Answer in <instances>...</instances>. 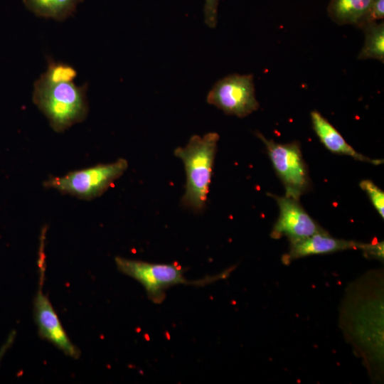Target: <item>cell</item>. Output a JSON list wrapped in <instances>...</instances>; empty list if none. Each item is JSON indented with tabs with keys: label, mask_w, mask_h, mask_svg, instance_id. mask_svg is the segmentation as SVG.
<instances>
[{
	"label": "cell",
	"mask_w": 384,
	"mask_h": 384,
	"mask_svg": "<svg viewBox=\"0 0 384 384\" xmlns=\"http://www.w3.org/2000/svg\"><path fill=\"white\" fill-rule=\"evenodd\" d=\"M76 70L48 59L46 70L35 81L32 100L56 132H63L87 117V84L77 85Z\"/></svg>",
	"instance_id": "6da1fadb"
},
{
	"label": "cell",
	"mask_w": 384,
	"mask_h": 384,
	"mask_svg": "<svg viewBox=\"0 0 384 384\" xmlns=\"http://www.w3.org/2000/svg\"><path fill=\"white\" fill-rule=\"evenodd\" d=\"M256 135L265 145L272 166L284 185L285 196L299 200L309 189L311 181L299 143H277L260 132Z\"/></svg>",
	"instance_id": "5b68a950"
},
{
	"label": "cell",
	"mask_w": 384,
	"mask_h": 384,
	"mask_svg": "<svg viewBox=\"0 0 384 384\" xmlns=\"http://www.w3.org/2000/svg\"><path fill=\"white\" fill-rule=\"evenodd\" d=\"M312 127L324 146L330 151L340 155H346L360 161L368 162L375 165L380 164L383 160L371 159L348 144L338 130L319 112H311Z\"/></svg>",
	"instance_id": "30bf717a"
},
{
	"label": "cell",
	"mask_w": 384,
	"mask_h": 384,
	"mask_svg": "<svg viewBox=\"0 0 384 384\" xmlns=\"http://www.w3.org/2000/svg\"><path fill=\"white\" fill-rule=\"evenodd\" d=\"M218 1L219 0H205L204 21L210 28H215L217 23Z\"/></svg>",
	"instance_id": "2e32d148"
},
{
	"label": "cell",
	"mask_w": 384,
	"mask_h": 384,
	"mask_svg": "<svg viewBox=\"0 0 384 384\" xmlns=\"http://www.w3.org/2000/svg\"><path fill=\"white\" fill-rule=\"evenodd\" d=\"M384 18V0H373L370 10L360 25L362 28L366 24L373 22H377L378 20H383Z\"/></svg>",
	"instance_id": "9a60e30c"
},
{
	"label": "cell",
	"mask_w": 384,
	"mask_h": 384,
	"mask_svg": "<svg viewBox=\"0 0 384 384\" xmlns=\"http://www.w3.org/2000/svg\"><path fill=\"white\" fill-rule=\"evenodd\" d=\"M360 187L368 196L370 202L380 215L384 217V193L370 180H363L359 183Z\"/></svg>",
	"instance_id": "5bb4252c"
},
{
	"label": "cell",
	"mask_w": 384,
	"mask_h": 384,
	"mask_svg": "<svg viewBox=\"0 0 384 384\" xmlns=\"http://www.w3.org/2000/svg\"><path fill=\"white\" fill-rule=\"evenodd\" d=\"M373 247L374 244L372 243L338 239L323 231L304 239L291 241L289 251L284 255L283 261L290 262L306 256L328 254L348 249H360L370 255Z\"/></svg>",
	"instance_id": "9c48e42d"
},
{
	"label": "cell",
	"mask_w": 384,
	"mask_h": 384,
	"mask_svg": "<svg viewBox=\"0 0 384 384\" xmlns=\"http://www.w3.org/2000/svg\"><path fill=\"white\" fill-rule=\"evenodd\" d=\"M127 168L128 161L119 158L112 163L72 171L61 176H50L43 182V186L63 194L90 201L102 196Z\"/></svg>",
	"instance_id": "277c9868"
},
{
	"label": "cell",
	"mask_w": 384,
	"mask_h": 384,
	"mask_svg": "<svg viewBox=\"0 0 384 384\" xmlns=\"http://www.w3.org/2000/svg\"><path fill=\"white\" fill-rule=\"evenodd\" d=\"M218 140L216 132L193 135L184 147L174 150V155L183 161L186 177L181 203L194 213L206 207Z\"/></svg>",
	"instance_id": "7a4b0ae2"
},
{
	"label": "cell",
	"mask_w": 384,
	"mask_h": 384,
	"mask_svg": "<svg viewBox=\"0 0 384 384\" xmlns=\"http://www.w3.org/2000/svg\"><path fill=\"white\" fill-rule=\"evenodd\" d=\"M116 266L119 272L138 281L144 287L148 298L155 304H161L166 297V290L177 284L203 286L225 277L228 272L203 279L189 281L184 276L186 269L176 263L156 264L142 260L116 257Z\"/></svg>",
	"instance_id": "3957f363"
},
{
	"label": "cell",
	"mask_w": 384,
	"mask_h": 384,
	"mask_svg": "<svg viewBox=\"0 0 384 384\" xmlns=\"http://www.w3.org/2000/svg\"><path fill=\"white\" fill-rule=\"evenodd\" d=\"M373 0H331L328 14L338 25L359 28L368 14Z\"/></svg>",
	"instance_id": "8fae6325"
},
{
	"label": "cell",
	"mask_w": 384,
	"mask_h": 384,
	"mask_svg": "<svg viewBox=\"0 0 384 384\" xmlns=\"http://www.w3.org/2000/svg\"><path fill=\"white\" fill-rule=\"evenodd\" d=\"M365 34L364 44L358 58L384 61V23L373 22L361 28Z\"/></svg>",
	"instance_id": "4fadbf2b"
},
{
	"label": "cell",
	"mask_w": 384,
	"mask_h": 384,
	"mask_svg": "<svg viewBox=\"0 0 384 384\" xmlns=\"http://www.w3.org/2000/svg\"><path fill=\"white\" fill-rule=\"evenodd\" d=\"M271 196L276 200L279 207V216L271 233L272 238L285 236L291 242L325 231L307 213L299 200L285 195Z\"/></svg>",
	"instance_id": "52a82bcc"
},
{
	"label": "cell",
	"mask_w": 384,
	"mask_h": 384,
	"mask_svg": "<svg viewBox=\"0 0 384 384\" xmlns=\"http://www.w3.org/2000/svg\"><path fill=\"white\" fill-rule=\"evenodd\" d=\"M83 0H23L26 8L38 17L64 21Z\"/></svg>",
	"instance_id": "7c38bea8"
},
{
	"label": "cell",
	"mask_w": 384,
	"mask_h": 384,
	"mask_svg": "<svg viewBox=\"0 0 384 384\" xmlns=\"http://www.w3.org/2000/svg\"><path fill=\"white\" fill-rule=\"evenodd\" d=\"M34 316L39 335L67 356L78 358L80 351L70 341L48 298L39 290L34 299Z\"/></svg>",
	"instance_id": "ba28073f"
},
{
	"label": "cell",
	"mask_w": 384,
	"mask_h": 384,
	"mask_svg": "<svg viewBox=\"0 0 384 384\" xmlns=\"http://www.w3.org/2000/svg\"><path fill=\"white\" fill-rule=\"evenodd\" d=\"M206 101L227 114L245 117L258 110L252 75L232 74L214 84Z\"/></svg>",
	"instance_id": "8992f818"
}]
</instances>
